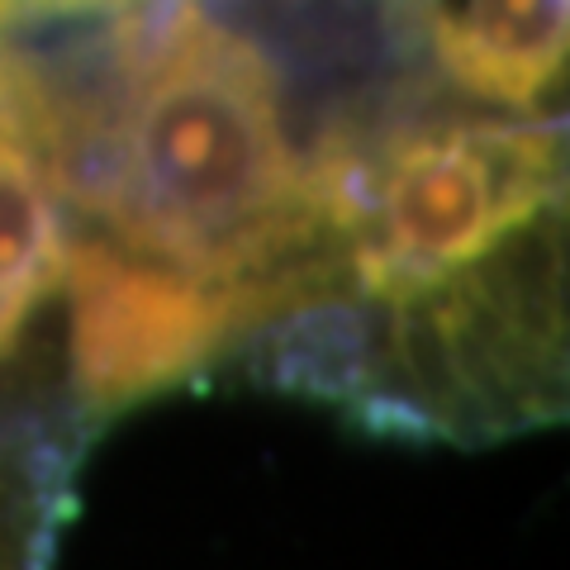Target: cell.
Returning <instances> with one entry per match:
<instances>
[{"label": "cell", "instance_id": "6da1fadb", "mask_svg": "<svg viewBox=\"0 0 570 570\" xmlns=\"http://www.w3.org/2000/svg\"><path fill=\"white\" fill-rule=\"evenodd\" d=\"M33 81L52 181L142 257L247 281L328 257L343 234L285 134L272 62L200 0L119 24L91 77L58 81L33 62Z\"/></svg>", "mask_w": 570, "mask_h": 570}, {"label": "cell", "instance_id": "7a4b0ae2", "mask_svg": "<svg viewBox=\"0 0 570 570\" xmlns=\"http://www.w3.org/2000/svg\"><path fill=\"white\" fill-rule=\"evenodd\" d=\"M561 134L551 124H442L395 138L366 171L352 228L356 291L419 305L499 253L561 200Z\"/></svg>", "mask_w": 570, "mask_h": 570}, {"label": "cell", "instance_id": "3957f363", "mask_svg": "<svg viewBox=\"0 0 570 570\" xmlns=\"http://www.w3.org/2000/svg\"><path fill=\"white\" fill-rule=\"evenodd\" d=\"M71 299V381L91 409H124L186 381L247 328L324 305L337 262L314 257L272 276L205 281L115 243L62 253Z\"/></svg>", "mask_w": 570, "mask_h": 570}, {"label": "cell", "instance_id": "277c9868", "mask_svg": "<svg viewBox=\"0 0 570 570\" xmlns=\"http://www.w3.org/2000/svg\"><path fill=\"white\" fill-rule=\"evenodd\" d=\"M62 219L29 67L0 43V314L24 318L62 276Z\"/></svg>", "mask_w": 570, "mask_h": 570}, {"label": "cell", "instance_id": "5b68a950", "mask_svg": "<svg viewBox=\"0 0 570 570\" xmlns=\"http://www.w3.org/2000/svg\"><path fill=\"white\" fill-rule=\"evenodd\" d=\"M433 52L461 91L509 110H532L566 71V0L438 6Z\"/></svg>", "mask_w": 570, "mask_h": 570}, {"label": "cell", "instance_id": "8992f818", "mask_svg": "<svg viewBox=\"0 0 570 570\" xmlns=\"http://www.w3.org/2000/svg\"><path fill=\"white\" fill-rule=\"evenodd\" d=\"M20 20H58V0H0V24Z\"/></svg>", "mask_w": 570, "mask_h": 570}, {"label": "cell", "instance_id": "52a82bcc", "mask_svg": "<svg viewBox=\"0 0 570 570\" xmlns=\"http://www.w3.org/2000/svg\"><path fill=\"white\" fill-rule=\"evenodd\" d=\"M24 318H14V314H0V352L10 347V337H14V328H20Z\"/></svg>", "mask_w": 570, "mask_h": 570}]
</instances>
